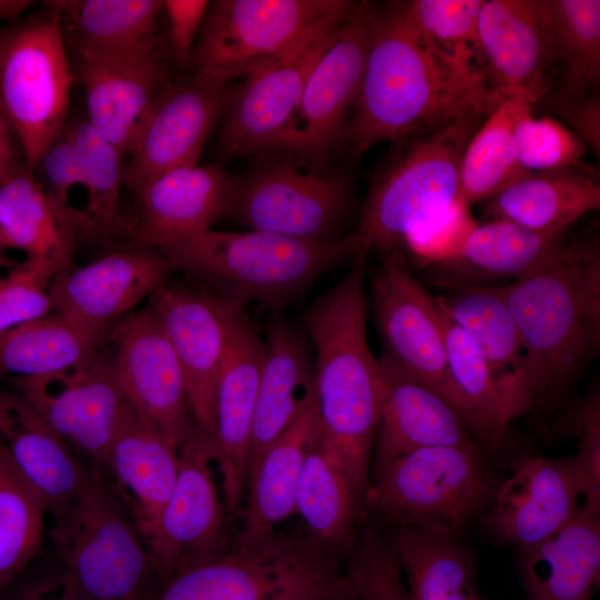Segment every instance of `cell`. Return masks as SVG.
<instances>
[{"mask_svg":"<svg viewBox=\"0 0 600 600\" xmlns=\"http://www.w3.org/2000/svg\"><path fill=\"white\" fill-rule=\"evenodd\" d=\"M210 2L206 0H166L169 21L170 44L174 59L187 66L192 58L193 48Z\"/></svg>","mask_w":600,"mask_h":600,"instance_id":"51","label":"cell"},{"mask_svg":"<svg viewBox=\"0 0 600 600\" xmlns=\"http://www.w3.org/2000/svg\"><path fill=\"white\" fill-rule=\"evenodd\" d=\"M503 100L476 66L450 54L408 17L404 1L377 9L353 119L341 139L360 154L434 123L487 118Z\"/></svg>","mask_w":600,"mask_h":600,"instance_id":"1","label":"cell"},{"mask_svg":"<svg viewBox=\"0 0 600 600\" xmlns=\"http://www.w3.org/2000/svg\"><path fill=\"white\" fill-rule=\"evenodd\" d=\"M160 0L48 1L52 12L69 22L77 54L112 56L152 49L158 44Z\"/></svg>","mask_w":600,"mask_h":600,"instance_id":"35","label":"cell"},{"mask_svg":"<svg viewBox=\"0 0 600 600\" xmlns=\"http://www.w3.org/2000/svg\"><path fill=\"white\" fill-rule=\"evenodd\" d=\"M348 18L321 27L287 54L247 76L220 136L226 157L269 151L296 110L314 66Z\"/></svg>","mask_w":600,"mask_h":600,"instance_id":"19","label":"cell"},{"mask_svg":"<svg viewBox=\"0 0 600 600\" xmlns=\"http://www.w3.org/2000/svg\"><path fill=\"white\" fill-rule=\"evenodd\" d=\"M358 590L349 559L273 531L178 570L154 600H354Z\"/></svg>","mask_w":600,"mask_h":600,"instance_id":"5","label":"cell"},{"mask_svg":"<svg viewBox=\"0 0 600 600\" xmlns=\"http://www.w3.org/2000/svg\"><path fill=\"white\" fill-rule=\"evenodd\" d=\"M492 289L519 331L533 408L551 407L599 352V243H561L532 271Z\"/></svg>","mask_w":600,"mask_h":600,"instance_id":"2","label":"cell"},{"mask_svg":"<svg viewBox=\"0 0 600 600\" xmlns=\"http://www.w3.org/2000/svg\"><path fill=\"white\" fill-rule=\"evenodd\" d=\"M48 287L21 261L0 267V334L52 313Z\"/></svg>","mask_w":600,"mask_h":600,"instance_id":"48","label":"cell"},{"mask_svg":"<svg viewBox=\"0 0 600 600\" xmlns=\"http://www.w3.org/2000/svg\"><path fill=\"white\" fill-rule=\"evenodd\" d=\"M181 364L194 424L213 438L214 394L226 354L230 303L207 290L166 282L149 297Z\"/></svg>","mask_w":600,"mask_h":600,"instance_id":"21","label":"cell"},{"mask_svg":"<svg viewBox=\"0 0 600 600\" xmlns=\"http://www.w3.org/2000/svg\"><path fill=\"white\" fill-rule=\"evenodd\" d=\"M513 147L518 163L528 172L581 166L587 151L583 140L558 120L532 112L517 123Z\"/></svg>","mask_w":600,"mask_h":600,"instance_id":"46","label":"cell"},{"mask_svg":"<svg viewBox=\"0 0 600 600\" xmlns=\"http://www.w3.org/2000/svg\"><path fill=\"white\" fill-rule=\"evenodd\" d=\"M564 230L534 231L507 220L473 222L451 256L434 264L450 276L523 277L561 243Z\"/></svg>","mask_w":600,"mask_h":600,"instance_id":"37","label":"cell"},{"mask_svg":"<svg viewBox=\"0 0 600 600\" xmlns=\"http://www.w3.org/2000/svg\"><path fill=\"white\" fill-rule=\"evenodd\" d=\"M477 50L490 90L533 108L547 93V72L556 61L546 1L483 0Z\"/></svg>","mask_w":600,"mask_h":600,"instance_id":"17","label":"cell"},{"mask_svg":"<svg viewBox=\"0 0 600 600\" xmlns=\"http://www.w3.org/2000/svg\"><path fill=\"white\" fill-rule=\"evenodd\" d=\"M320 438L307 456L298 481L296 513L301 516L312 541L348 559L364 506Z\"/></svg>","mask_w":600,"mask_h":600,"instance_id":"36","label":"cell"},{"mask_svg":"<svg viewBox=\"0 0 600 600\" xmlns=\"http://www.w3.org/2000/svg\"><path fill=\"white\" fill-rule=\"evenodd\" d=\"M556 110L571 123L593 153L600 154V102L598 94L558 99Z\"/></svg>","mask_w":600,"mask_h":600,"instance_id":"52","label":"cell"},{"mask_svg":"<svg viewBox=\"0 0 600 600\" xmlns=\"http://www.w3.org/2000/svg\"><path fill=\"white\" fill-rule=\"evenodd\" d=\"M441 284L454 290L441 303L478 344L514 417L533 409L526 352L504 301L492 287Z\"/></svg>","mask_w":600,"mask_h":600,"instance_id":"30","label":"cell"},{"mask_svg":"<svg viewBox=\"0 0 600 600\" xmlns=\"http://www.w3.org/2000/svg\"><path fill=\"white\" fill-rule=\"evenodd\" d=\"M486 118L443 121L396 141L386 154L354 232L357 256L401 251L409 233L459 201L460 163Z\"/></svg>","mask_w":600,"mask_h":600,"instance_id":"6","label":"cell"},{"mask_svg":"<svg viewBox=\"0 0 600 600\" xmlns=\"http://www.w3.org/2000/svg\"><path fill=\"white\" fill-rule=\"evenodd\" d=\"M174 270L202 280L212 293L242 308L269 309L299 299L322 274L357 256L354 233L327 240L266 231L207 229L159 249Z\"/></svg>","mask_w":600,"mask_h":600,"instance_id":"4","label":"cell"},{"mask_svg":"<svg viewBox=\"0 0 600 600\" xmlns=\"http://www.w3.org/2000/svg\"><path fill=\"white\" fill-rule=\"evenodd\" d=\"M479 600H481V599H479Z\"/></svg>","mask_w":600,"mask_h":600,"instance_id":"57","label":"cell"},{"mask_svg":"<svg viewBox=\"0 0 600 600\" xmlns=\"http://www.w3.org/2000/svg\"><path fill=\"white\" fill-rule=\"evenodd\" d=\"M9 600H89L66 578L61 570L20 588Z\"/></svg>","mask_w":600,"mask_h":600,"instance_id":"53","label":"cell"},{"mask_svg":"<svg viewBox=\"0 0 600 600\" xmlns=\"http://www.w3.org/2000/svg\"><path fill=\"white\" fill-rule=\"evenodd\" d=\"M78 166L80 186L87 191L83 239L104 240L120 230L119 197L123 156L89 122L64 129Z\"/></svg>","mask_w":600,"mask_h":600,"instance_id":"43","label":"cell"},{"mask_svg":"<svg viewBox=\"0 0 600 600\" xmlns=\"http://www.w3.org/2000/svg\"><path fill=\"white\" fill-rule=\"evenodd\" d=\"M600 186L588 167L530 171L483 201L491 220H507L534 231L564 230L599 209Z\"/></svg>","mask_w":600,"mask_h":600,"instance_id":"34","label":"cell"},{"mask_svg":"<svg viewBox=\"0 0 600 600\" xmlns=\"http://www.w3.org/2000/svg\"><path fill=\"white\" fill-rule=\"evenodd\" d=\"M29 0H0V19H13L32 6Z\"/></svg>","mask_w":600,"mask_h":600,"instance_id":"55","label":"cell"},{"mask_svg":"<svg viewBox=\"0 0 600 600\" xmlns=\"http://www.w3.org/2000/svg\"><path fill=\"white\" fill-rule=\"evenodd\" d=\"M489 492V471L476 444L428 447L376 464L366 507L399 527L453 538Z\"/></svg>","mask_w":600,"mask_h":600,"instance_id":"8","label":"cell"},{"mask_svg":"<svg viewBox=\"0 0 600 600\" xmlns=\"http://www.w3.org/2000/svg\"><path fill=\"white\" fill-rule=\"evenodd\" d=\"M0 236L7 250L26 254L21 263L47 284L73 268L77 240L27 167L0 186Z\"/></svg>","mask_w":600,"mask_h":600,"instance_id":"33","label":"cell"},{"mask_svg":"<svg viewBox=\"0 0 600 600\" xmlns=\"http://www.w3.org/2000/svg\"><path fill=\"white\" fill-rule=\"evenodd\" d=\"M40 166L46 178L43 191L61 222L77 240L69 193L74 186H80V178L73 146L64 131L44 152Z\"/></svg>","mask_w":600,"mask_h":600,"instance_id":"49","label":"cell"},{"mask_svg":"<svg viewBox=\"0 0 600 600\" xmlns=\"http://www.w3.org/2000/svg\"><path fill=\"white\" fill-rule=\"evenodd\" d=\"M381 254L370 286L383 354L459 413L437 298L413 277L401 251Z\"/></svg>","mask_w":600,"mask_h":600,"instance_id":"14","label":"cell"},{"mask_svg":"<svg viewBox=\"0 0 600 600\" xmlns=\"http://www.w3.org/2000/svg\"><path fill=\"white\" fill-rule=\"evenodd\" d=\"M109 330L82 324L61 313L17 326L0 334V380L68 368L101 347Z\"/></svg>","mask_w":600,"mask_h":600,"instance_id":"38","label":"cell"},{"mask_svg":"<svg viewBox=\"0 0 600 600\" xmlns=\"http://www.w3.org/2000/svg\"><path fill=\"white\" fill-rule=\"evenodd\" d=\"M106 473L92 472L58 514L49 537L61 572L89 600H154L162 579L126 503Z\"/></svg>","mask_w":600,"mask_h":600,"instance_id":"7","label":"cell"},{"mask_svg":"<svg viewBox=\"0 0 600 600\" xmlns=\"http://www.w3.org/2000/svg\"><path fill=\"white\" fill-rule=\"evenodd\" d=\"M564 428L578 439L574 456L592 484L600 488V400L598 392L580 401L568 412Z\"/></svg>","mask_w":600,"mask_h":600,"instance_id":"50","label":"cell"},{"mask_svg":"<svg viewBox=\"0 0 600 600\" xmlns=\"http://www.w3.org/2000/svg\"><path fill=\"white\" fill-rule=\"evenodd\" d=\"M179 473L159 520L144 537L166 581L178 570L228 549V519L213 479L212 437L196 424L179 449Z\"/></svg>","mask_w":600,"mask_h":600,"instance_id":"16","label":"cell"},{"mask_svg":"<svg viewBox=\"0 0 600 600\" xmlns=\"http://www.w3.org/2000/svg\"><path fill=\"white\" fill-rule=\"evenodd\" d=\"M158 249L109 253L56 277L48 287L52 313L108 329L168 282L173 271Z\"/></svg>","mask_w":600,"mask_h":600,"instance_id":"23","label":"cell"},{"mask_svg":"<svg viewBox=\"0 0 600 600\" xmlns=\"http://www.w3.org/2000/svg\"><path fill=\"white\" fill-rule=\"evenodd\" d=\"M104 472L131 512L143 539L159 520L174 489L179 452L127 409L108 449Z\"/></svg>","mask_w":600,"mask_h":600,"instance_id":"29","label":"cell"},{"mask_svg":"<svg viewBox=\"0 0 600 600\" xmlns=\"http://www.w3.org/2000/svg\"><path fill=\"white\" fill-rule=\"evenodd\" d=\"M349 561L359 578L354 600H412L396 552L378 531L367 528L357 538Z\"/></svg>","mask_w":600,"mask_h":600,"instance_id":"47","label":"cell"},{"mask_svg":"<svg viewBox=\"0 0 600 600\" xmlns=\"http://www.w3.org/2000/svg\"><path fill=\"white\" fill-rule=\"evenodd\" d=\"M532 107L502 101L477 129L459 170V201L468 208L493 197L528 171L517 161L513 131Z\"/></svg>","mask_w":600,"mask_h":600,"instance_id":"41","label":"cell"},{"mask_svg":"<svg viewBox=\"0 0 600 600\" xmlns=\"http://www.w3.org/2000/svg\"><path fill=\"white\" fill-rule=\"evenodd\" d=\"M376 20V7L358 2L314 66L296 110L269 151L319 162L341 139L347 110L360 91Z\"/></svg>","mask_w":600,"mask_h":600,"instance_id":"12","label":"cell"},{"mask_svg":"<svg viewBox=\"0 0 600 600\" xmlns=\"http://www.w3.org/2000/svg\"><path fill=\"white\" fill-rule=\"evenodd\" d=\"M264 344L247 487L266 450L316 399L314 362L306 336L290 323L278 320L269 326Z\"/></svg>","mask_w":600,"mask_h":600,"instance_id":"27","label":"cell"},{"mask_svg":"<svg viewBox=\"0 0 600 600\" xmlns=\"http://www.w3.org/2000/svg\"><path fill=\"white\" fill-rule=\"evenodd\" d=\"M114 372L139 418L179 451L194 426L178 357L153 311H131L111 323Z\"/></svg>","mask_w":600,"mask_h":600,"instance_id":"15","label":"cell"},{"mask_svg":"<svg viewBox=\"0 0 600 600\" xmlns=\"http://www.w3.org/2000/svg\"><path fill=\"white\" fill-rule=\"evenodd\" d=\"M49 504L0 441V590L10 587L37 557Z\"/></svg>","mask_w":600,"mask_h":600,"instance_id":"42","label":"cell"},{"mask_svg":"<svg viewBox=\"0 0 600 600\" xmlns=\"http://www.w3.org/2000/svg\"><path fill=\"white\" fill-rule=\"evenodd\" d=\"M544 1L556 61L564 67L567 97H583L600 80V1Z\"/></svg>","mask_w":600,"mask_h":600,"instance_id":"44","label":"cell"},{"mask_svg":"<svg viewBox=\"0 0 600 600\" xmlns=\"http://www.w3.org/2000/svg\"><path fill=\"white\" fill-rule=\"evenodd\" d=\"M437 303L459 413L487 446H497L516 417L478 344L450 317L439 298Z\"/></svg>","mask_w":600,"mask_h":600,"instance_id":"39","label":"cell"},{"mask_svg":"<svg viewBox=\"0 0 600 600\" xmlns=\"http://www.w3.org/2000/svg\"><path fill=\"white\" fill-rule=\"evenodd\" d=\"M483 0L404 1L410 20L439 47L480 68L477 21Z\"/></svg>","mask_w":600,"mask_h":600,"instance_id":"45","label":"cell"},{"mask_svg":"<svg viewBox=\"0 0 600 600\" xmlns=\"http://www.w3.org/2000/svg\"><path fill=\"white\" fill-rule=\"evenodd\" d=\"M266 344L242 308L230 304L226 354L214 394L216 463L228 522L241 517L253 413Z\"/></svg>","mask_w":600,"mask_h":600,"instance_id":"18","label":"cell"},{"mask_svg":"<svg viewBox=\"0 0 600 600\" xmlns=\"http://www.w3.org/2000/svg\"><path fill=\"white\" fill-rule=\"evenodd\" d=\"M226 82L204 74L183 86H168L151 110L130 159L122 186L137 197L158 177L197 166L226 100Z\"/></svg>","mask_w":600,"mask_h":600,"instance_id":"22","label":"cell"},{"mask_svg":"<svg viewBox=\"0 0 600 600\" xmlns=\"http://www.w3.org/2000/svg\"><path fill=\"white\" fill-rule=\"evenodd\" d=\"M6 251H7V249H6L4 244H3L1 236H0V267L10 261V259L8 257H6Z\"/></svg>","mask_w":600,"mask_h":600,"instance_id":"56","label":"cell"},{"mask_svg":"<svg viewBox=\"0 0 600 600\" xmlns=\"http://www.w3.org/2000/svg\"><path fill=\"white\" fill-rule=\"evenodd\" d=\"M21 144L0 101V186L27 167Z\"/></svg>","mask_w":600,"mask_h":600,"instance_id":"54","label":"cell"},{"mask_svg":"<svg viewBox=\"0 0 600 600\" xmlns=\"http://www.w3.org/2000/svg\"><path fill=\"white\" fill-rule=\"evenodd\" d=\"M0 439L54 517L88 482L87 468L43 417L19 393L0 387Z\"/></svg>","mask_w":600,"mask_h":600,"instance_id":"28","label":"cell"},{"mask_svg":"<svg viewBox=\"0 0 600 600\" xmlns=\"http://www.w3.org/2000/svg\"><path fill=\"white\" fill-rule=\"evenodd\" d=\"M412 600H479L469 554L452 537L399 527L389 540Z\"/></svg>","mask_w":600,"mask_h":600,"instance_id":"40","label":"cell"},{"mask_svg":"<svg viewBox=\"0 0 600 600\" xmlns=\"http://www.w3.org/2000/svg\"><path fill=\"white\" fill-rule=\"evenodd\" d=\"M348 0H220L209 4L191 62L227 82L287 54L321 27L348 18Z\"/></svg>","mask_w":600,"mask_h":600,"instance_id":"10","label":"cell"},{"mask_svg":"<svg viewBox=\"0 0 600 600\" xmlns=\"http://www.w3.org/2000/svg\"><path fill=\"white\" fill-rule=\"evenodd\" d=\"M60 22L51 11L0 32V101L32 173L66 129L76 80Z\"/></svg>","mask_w":600,"mask_h":600,"instance_id":"9","label":"cell"},{"mask_svg":"<svg viewBox=\"0 0 600 600\" xmlns=\"http://www.w3.org/2000/svg\"><path fill=\"white\" fill-rule=\"evenodd\" d=\"M236 180L220 166L173 169L137 197L140 210L123 226L137 249H161L184 237L211 229L227 214Z\"/></svg>","mask_w":600,"mask_h":600,"instance_id":"25","label":"cell"},{"mask_svg":"<svg viewBox=\"0 0 600 600\" xmlns=\"http://www.w3.org/2000/svg\"><path fill=\"white\" fill-rule=\"evenodd\" d=\"M377 374L376 464L420 448L474 444L453 407L383 353Z\"/></svg>","mask_w":600,"mask_h":600,"instance_id":"26","label":"cell"},{"mask_svg":"<svg viewBox=\"0 0 600 600\" xmlns=\"http://www.w3.org/2000/svg\"><path fill=\"white\" fill-rule=\"evenodd\" d=\"M349 202L342 174L286 158L263 162L236 180L227 214L249 230L327 240L339 238Z\"/></svg>","mask_w":600,"mask_h":600,"instance_id":"11","label":"cell"},{"mask_svg":"<svg viewBox=\"0 0 600 600\" xmlns=\"http://www.w3.org/2000/svg\"><path fill=\"white\" fill-rule=\"evenodd\" d=\"M101 347L68 368L10 377L8 383L104 472L108 449L130 403L116 377L114 356Z\"/></svg>","mask_w":600,"mask_h":600,"instance_id":"13","label":"cell"},{"mask_svg":"<svg viewBox=\"0 0 600 600\" xmlns=\"http://www.w3.org/2000/svg\"><path fill=\"white\" fill-rule=\"evenodd\" d=\"M306 316L317 352L316 400L321 442L352 487L370 483L378 420L377 358L367 338L363 257Z\"/></svg>","mask_w":600,"mask_h":600,"instance_id":"3","label":"cell"},{"mask_svg":"<svg viewBox=\"0 0 600 600\" xmlns=\"http://www.w3.org/2000/svg\"><path fill=\"white\" fill-rule=\"evenodd\" d=\"M0 441H1V439H0Z\"/></svg>","mask_w":600,"mask_h":600,"instance_id":"58","label":"cell"},{"mask_svg":"<svg viewBox=\"0 0 600 600\" xmlns=\"http://www.w3.org/2000/svg\"><path fill=\"white\" fill-rule=\"evenodd\" d=\"M88 122L123 157L131 154L157 100L169 86L159 46L134 53L77 54Z\"/></svg>","mask_w":600,"mask_h":600,"instance_id":"24","label":"cell"},{"mask_svg":"<svg viewBox=\"0 0 600 600\" xmlns=\"http://www.w3.org/2000/svg\"><path fill=\"white\" fill-rule=\"evenodd\" d=\"M600 510L582 506L543 541L524 548L530 600H590L600 579Z\"/></svg>","mask_w":600,"mask_h":600,"instance_id":"31","label":"cell"},{"mask_svg":"<svg viewBox=\"0 0 600 600\" xmlns=\"http://www.w3.org/2000/svg\"><path fill=\"white\" fill-rule=\"evenodd\" d=\"M584 504L600 510V488L574 457H530L497 490L487 524L526 548L561 529Z\"/></svg>","mask_w":600,"mask_h":600,"instance_id":"20","label":"cell"},{"mask_svg":"<svg viewBox=\"0 0 600 600\" xmlns=\"http://www.w3.org/2000/svg\"><path fill=\"white\" fill-rule=\"evenodd\" d=\"M321 436L317 400L273 441L247 487L242 527L234 543H249L276 531L296 513L298 481L310 450Z\"/></svg>","mask_w":600,"mask_h":600,"instance_id":"32","label":"cell"}]
</instances>
